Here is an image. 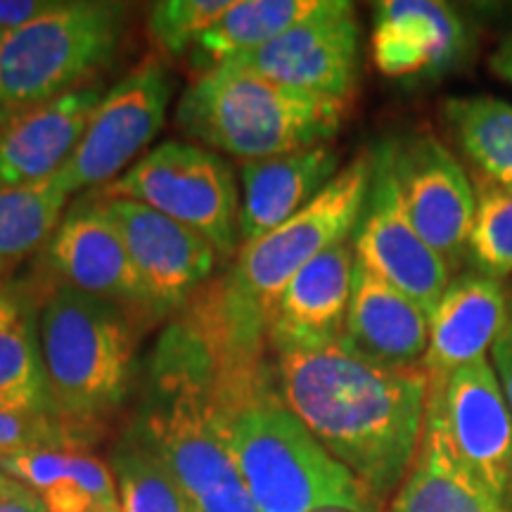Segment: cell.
I'll return each instance as SVG.
<instances>
[{"instance_id": "obj_1", "label": "cell", "mask_w": 512, "mask_h": 512, "mask_svg": "<svg viewBox=\"0 0 512 512\" xmlns=\"http://www.w3.org/2000/svg\"><path fill=\"white\" fill-rule=\"evenodd\" d=\"M287 408L318 444L370 491L392 501L411 470L425 427L430 375L384 368L332 347L275 356Z\"/></svg>"}, {"instance_id": "obj_2", "label": "cell", "mask_w": 512, "mask_h": 512, "mask_svg": "<svg viewBox=\"0 0 512 512\" xmlns=\"http://www.w3.org/2000/svg\"><path fill=\"white\" fill-rule=\"evenodd\" d=\"M204 403L261 512H380L382 505L306 430L266 361L204 370Z\"/></svg>"}, {"instance_id": "obj_3", "label": "cell", "mask_w": 512, "mask_h": 512, "mask_svg": "<svg viewBox=\"0 0 512 512\" xmlns=\"http://www.w3.org/2000/svg\"><path fill=\"white\" fill-rule=\"evenodd\" d=\"M204 354L202 337L178 316L147 363L145 399L133 430L171 472L188 512H261L209 420Z\"/></svg>"}, {"instance_id": "obj_4", "label": "cell", "mask_w": 512, "mask_h": 512, "mask_svg": "<svg viewBox=\"0 0 512 512\" xmlns=\"http://www.w3.org/2000/svg\"><path fill=\"white\" fill-rule=\"evenodd\" d=\"M347 107L226 62L190 83L176 107V126L207 150L247 164L328 143Z\"/></svg>"}, {"instance_id": "obj_5", "label": "cell", "mask_w": 512, "mask_h": 512, "mask_svg": "<svg viewBox=\"0 0 512 512\" xmlns=\"http://www.w3.org/2000/svg\"><path fill=\"white\" fill-rule=\"evenodd\" d=\"M38 342L55 415L86 444L133 387L138 332L131 311L57 283L38 309Z\"/></svg>"}, {"instance_id": "obj_6", "label": "cell", "mask_w": 512, "mask_h": 512, "mask_svg": "<svg viewBox=\"0 0 512 512\" xmlns=\"http://www.w3.org/2000/svg\"><path fill=\"white\" fill-rule=\"evenodd\" d=\"M128 8L107 0H62L0 41V126L38 105L93 86L114 60Z\"/></svg>"}, {"instance_id": "obj_7", "label": "cell", "mask_w": 512, "mask_h": 512, "mask_svg": "<svg viewBox=\"0 0 512 512\" xmlns=\"http://www.w3.org/2000/svg\"><path fill=\"white\" fill-rule=\"evenodd\" d=\"M100 197L140 202L200 233L223 259L240 252L238 181L226 159L202 145L166 140L145 152Z\"/></svg>"}, {"instance_id": "obj_8", "label": "cell", "mask_w": 512, "mask_h": 512, "mask_svg": "<svg viewBox=\"0 0 512 512\" xmlns=\"http://www.w3.org/2000/svg\"><path fill=\"white\" fill-rule=\"evenodd\" d=\"M174 95V79L159 57L150 55L102 95L79 147L60 171L69 197L105 188L140 159L162 131Z\"/></svg>"}, {"instance_id": "obj_9", "label": "cell", "mask_w": 512, "mask_h": 512, "mask_svg": "<svg viewBox=\"0 0 512 512\" xmlns=\"http://www.w3.org/2000/svg\"><path fill=\"white\" fill-rule=\"evenodd\" d=\"M370 155H373V176L351 235L356 261L432 313L451 283L453 271L420 238L408 219L394 178L389 143H380Z\"/></svg>"}, {"instance_id": "obj_10", "label": "cell", "mask_w": 512, "mask_h": 512, "mask_svg": "<svg viewBox=\"0 0 512 512\" xmlns=\"http://www.w3.org/2000/svg\"><path fill=\"white\" fill-rule=\"evenodd\" d=\"M392 169L403 209L420 238L456 271L467 261L477 192L465 166L432 133H415L396 143Z\"/></svg>"}, {"instance_id": "obj_11", "label": "cell", "mask_w": 512, "mask_h": 512, "mask_svg": "<svg viewBox=\"0 0 512 512\" xmlns=\"http://www.w3.org/2000/svg\"><path fill=\"white\" fill-rule=\"evenodd\" d=\"M266 79L349 102L361 62V29L347 0H320L316 12L268 46L230 60Z\"/></svg>"}, {"instance_id": "obj_12", "label": "cell", "mask_w": 512, "mask_h": 512, "mask_svg": "<svg viewBox=\"0 0 512 512\" xmlns=\"http://www.w3.org/2000/svg\"><path fill=\"white\" fill-rule=\"evenodd\" d=\"M95 197L124 240L152 316L183 309L211 283L219 252L200 233L140 202Z\"/></svg>"}, {"instance_id": "obj_13", "label": "cell", "mask_w": 512, "mask_h": 512, "mask_svg": "<svg viewBox=\"0 0 512 512\" xmlns=\"http://www.w3.org/2000/svg\"><path fill=\"white\" fill-rule=\"evenodd\" d=\"M427 413L441 422L467 470L503 498L512 465V411L489 358L430 384Z\"/></svg>"}, {"instance_id": "obj_14", "label": "cell", "mask_w": 512, "mask_h": 512, "mask_svg": "<svg viewBox=\"0 0 512 512\" xmlns=\"http://www.w3.org/2000/svg\"><path fill=\"white\" fill-rule=\"evenodd\" d=\"M46 261L60 283L131 313H150L124 240L93 192L62 216L46 245Z\"/></svg>"}, {"instance_id": "obj_15", "label": "cell", "mask_w": 512, "mask_h": 512, "mask_svg": "<svg viewBox=\"0 0 512 512\" xmlns=\"http://www.w3.org/2000/svg\"><path fill=\"white\" fill-rule=\"evenodd\" d=\"M356 252L347 238L304 266L275 304L266 344L275 356L316 351L339 342L354 287Z\"/></svg>"}, {"instance_id": "obj_16", "label": "cell", "mask_w": 512, "mask_h": 512, "mask_svg": "<svg viewBox=\"0 0 512 512\" xmlns=\"http://www.w3.org/2000/svg\"><path fill=\"white\" fill-rule=\"evenodd\" d=\"M427 344L430 313L356 261L339 347L384 368H420Z\"/></svg>"}, {"instance_id": "obj_17", "label": "cell", "mask_w": 512, "mask_h": 512, "mask_svg": "<svg viewBox=\"0 0 512 512\" xmlns=\"http://www.w3.org/2000/svg\"><path fill=\"white\" fill-rule=\"evenodd\" d=\"M510 316L501 280L477 271L453 275L430 313V344L422 368L430 384L444 382L458 368L486 356Z\"/></svg>"}, {"instance_id": "obj_18", "label": "cell", "mask_w": 512, "mask_h": 512, "mask_svg": "<svg viewBox=\"0 0 512 512\" xmlns=\"http://www.w3.org/2000/svg\"><path fill=\"white\" fill-rule=\"evenodd\" d=\"M102 95V88L93 83L0 126V185L43 183L60 174Z\"/></svg>"}, {"instance_id": "obj_19", "label": "cell", "mask_w": 512, "mask_h": 512, "mask_svg": "<svg viewBox=\"0 0 512 512\" xmlns=\"http://www.w3.org/2000/svg\"><path fill=\"white\" fill-rule=\"evenodd\" d=\"M339 152L330 143L242 164L240 240H259L316 200L339 174Z\"/></svg>"}, {"instance_id": "obj_20", "label": "cell", "mask_w": 512, "mask_h": 512, "mask_svg": "<svg viewBox=\"0 0 512 512\" xmlns=\"http://www.w3.org/2000/svg\"><path fill=\"white\" fill-rule=\"evenodd\" d=\"M465 41L460 17L437 0L375 5L373 60L387 76L432 74L456 60Z\"/></svg>"}, {"instance_id": "obj_21", "label": "cell", "mask_w": 512, "mask_h": 512, "mask_svg": "<svg viewBox=\"0 0 512 512\" xmlns=\"http://www.w3.org/2000/svg\"><path fill=\"white\" fill-rule=\"evenodd\" d=\"M387 512H510L503 498L486 489L482 479L456 456L441 422L425 413V427L411 470Z\"/></svg>"}, {"instance_id": "obj_22", "label": "cell", "mask_w": 512, "mask_h": 512, "mask_svg": "<svg viewBox=\"0 0 512 512\" xmlns=\"http://www.w3.org/2000/svg\"><path fill=\"white\" fill-rule=\"evenodd\" d=\"M0 408L53 413L29 297L0 283Z\"/></svg>"}, {"instance_id": "obj_23", "label": "cell", "mask_w": 512, "mask_h": 512, "mask_svg": "<svg viewBox=\"0 0 512 512\" xmlns=\"http://www.w3.org/2000/svg\"><path fill=\"white\" fill-rule=\"evenodd\" d=\"M320 0H238L216 19L190 50L197 76L268 46L287 29L316 12Z\"/></svg>"}, {"instance_id": "obj_24", "label": "cell", "mask_w": 512, "mask_h": 512, "mask_svg": "<svg viewBox=\"0 0 512 512\" xmlns=\"http://www.w3.org/2000/svg\"><path fill=\"white\" fill-rule=\"evenodd\" d=\"M444 121L479 183L512 185V105L491 95L451 98Z\"/></svg>"}, {"instance_id": "obj_25", "label": "cell", "mask_w": 512, "mask_h": 512, "mask_svg": "<svg viewBox=\"0 0 512 512\" xmlns=\"http://www.w3.org/2000/svg\"><path fill=\"white\" fill-rule=\"evenodd\" d=\"M67 200L60 176L31 185H0V273L48 245Z\"/></svg>"}, {"instance_id": "obj_26", "label": "cell", "mask_w": 512, "mask_h": 512, "mask_svg": "<svg viewBox=\"0 0 512 512\" xmlns=\"http://www.w3.org/2000/svg\"><path fill=\"white\" fill-rule=\"evenodd\" d=\"M110 470L117 482L121 512H188L171 472L133 427L114 446Z\"/></svg>"}, {"instance_id": "obj_27", "label": "cell", "mask_w": 512, "mask_h": 512, "mask_svg": "<svg viewBox=\"0 0 512 512\" xmlns=\"http://www.w3.org/2000/svg\"><path fill=\"white\" fill-rule=\"evenodd\" d=\"M467 261L494 280L512 275V185L479 183Z\"/></svg>"}, {"instance_id": "obj_28", "label": "cell", "mask_w": 512, "mask_h": 512, "mask_svg": "<svg viewBox=\"0 0 512 512\" xmlns=\"http://www.w3.org/2000/svg\"><path fill=\"white\" fill-rule=\"evenodd\" d=\"M230 5V0H162L152 5L147 17V36L159 53L178 60L190 55L197 38L226 15Z\"/></svg>"}, {"instance_id": "obj_29", "label": "cell", "mask_w": 512, "mask_h": 512, "mask_svg": "<svg viewBox=\"0 0 512 512\" xmlns=\"http://www.w3.org/2000/svg\"><path fill=\"white\" fill-rule=\"evenodd\" d=\"M31 448L83 451L81 439L53 413L0 408V456Z\"/></svg>"}, {"instance_id": "obj_30", "label": "cell", "mask_w": 512, "mask_h": 512, "mask_svg": "<svg viewBox=\"0 0 512 512\" xmlns=\"http://www.w3.org/2000/svg\"><path fill=\"white\" fill-rule=\"evenodd\" d=\"M48 512H98V503L76 479L67 477L41 494Z\"/></svg>"}, {"instance_id": "obj_31", "label": "cell", "mask_w": 512, "mask_h": 512, "mask_svg": "<svg viewBox=\"0 0 512 512\" xmlns=\"http://www.w3.org/2000/svg\"><path fill=\"white\" fill-rule=\"evenodd\" d=\"M55 5L57 0H0V41L43 17Z\"/></svg>"}, {"instance_id": "obj_32", "label": "cell", "mask_w": 512, "mask_h": 512, "mask_svg": "<svg viewBox=\"0 0 512 512\" xmlns=\"http://www.w3.org/2000/svg\"><path fill=\"white\" fill-rule=\"evenodd\" d=\"M491 366L496 370L498 382H501V389L505 394V401H508L512 411V304H510V316L505 328L498 335L496 344L491 347Z\"/></svg>"}, {"instance_id": "obj_33", "label": "cell", "mask_w": 512, "mask_h": 512, "mask_svg": "<svg viewBox=\"0 0 512 512\" xmlns=\"http://www.w3.org/2000/svg\"><path fill=\"white\" fill-rule=\"evenodd\" d=\"M0 512H48V508L36 491L15 484L10 491L0 494Z\"/></svg>"}, {"instance_id": "obj_34", "label": "cell", "mask_w": 512, "mask_h": 512, "mask_svg": "<svg viewBox=\"0 0 512 512\" xmlns=\"http://www.w3.org/2000/svg\"><path fill=\"white\" fill-rule=\"evenodd\" d=\"M489 67L498 79L512 83V34L505 38L501 46L496 48V53L491 55Z\"/></svg>"}, {"instance_id": "obj_35", "label": "cell", "mask_w": 512, "mask_h": 512, "mask_svg": "<svg viewBox=\"0 0 512 512\" xmlns=\"http://www.w3.org/2000/svg\"><path fill=\"white\" fill-rule=\"evenodd\" d=\"M15 484H19V482H15V479H12V477L8 475V472L3 470V465H0V494H5V491H10Z\"/></svg>"}, {"instance_id": "obj_36", "label": "cell", "mask_w": 512, "mask_h": 512, "mask_svg": "<svg viewBox=\"0 0 512 512\" xmlns=\"http://www.w3.org/2000/svg\"><path fill=\"white\" fill-rule=\"evenodd\" d=\"M503 503H505V508L512 512V465H510L508 484H505V491H503Z\"/></svg>"}, {"instance_id": "obj_37", "label": "cell", "mask_w": 512, "mask_h": 512, "mask_svg": "<svg viewBox=\"0 0 512 512\" xmlns=\"http://www.w3.org/2000/svg\"><path fill=\"white\" fill-rule=\"evenodd\" d=\"M320 512H344V510H320Z\"/></svg>"}]
</instances>
